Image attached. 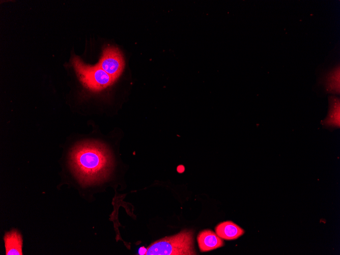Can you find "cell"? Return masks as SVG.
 Here are the masks:
<instances>
[{"label":"cell","mask_w":340,"mask_h":255,"mask_svg":"<svg viewBox=\"0 0 340 255\" xmlns=\"http://www.w3.org/2000/svg\"><path fill=\"white\" fill-rule=\"evenodd\" d=\"M216 234L222 239L235 240L242 236L244 231L232 221L222 222L215 228Z\"/></svg>","instance_id":"8992f818"},{"label":"cell","mask_w":340,"mask_h":255,"mask_svg":"<svg viewBox=\"0 0 340 255\" xmlns=\"http://www.w3.org/2000/svg\"><path fill=\"white\" fill-rule=\"evenodd\" d=\"M339 66L338 65L324 73L320 79L319 83L324 86L327 92L339 94Z\"/></svg>","instance_id":"ba28073f"},{"label":"cell","mask_w":340,"mask_h":255,"mask_svg":"<svg viewBox=\"0 0 340 255\" xmlns=\"http://www.w3.org/2000/svg\"><path fill=\"white\" fill-rule=\"evenodd\" d=\"M146 255H194L193 231L184 230L177 234L165 237L146 248Z\"/></svg>","instance_id":"7a4b0ae2"},{"label":"cell","mask_w":340,"mask_h":255,"mask_svg":"<svg viewBox=\"0 0 340 255\" xmlns=\"http://www.w3.org/2000/svg\"><path fill=\"white\" fill-rule=\"evenodd\" d=\"M78 78L82 85L92 92H100L114 83V79L97 64H86L78 56L73 55L71 60Z\"/></svg>","instance_id":"3957f363"},{"label":"cell","mask_w":340,"mask_h":255,"mask_svg":"<svg viewBox=\"0 0 340 255\" xmlns=\"http://www.w3.org/2000/svg\"><path fill=\"white\" fill-rule=\"evenodd\" d=\"M196 239L201 252L211 251L224 245L222 239L209 229L201 231L198 234Z\"/></svg>","instance_id":"5b68a950"},{"label":"cell","mask_w":340,"mask_h":255,"mask_svg":"<svg viewBox=\"0 0 340 255\" xmlns=\"http://www.w3.org/2000/svg\"><path fill=\"white\" fill-rule=\"evenodd\" d=\"M7 255H22V239L16 230L6 233L4 238Z\"/></svg>","instance_id":"9c48e42d"},{"label":"cell","mask_w":340,"mask_h":255,"mask_svg":"<svg viewBox=\"0 0 340 255\" xmlns=\"http://www.w3.org/2000/svg\"><path fill=\"white\" fill-rule=\"evenodd\" d=\"M71 168L84 186L99 184L110 176L114 159L109 149L97 141H85L76 145L69 156Z\"/></svg>","instance_id":"6da1fadb"},{"label":"cell","mask_w":340,"mask_h":255,"mask_svg":"<svg viewBox=\"0 0 340 255\" xmlns=\"http://www.w3.org/2000/svg\"><path fill=\"white\" fill-rule=\"evenodd\" d=\"M329 107L327 117L321 121L325 128L340 127V102L339 99L335 96L329 98Z\"/></svg>","instance_id":"52a82bcc"},{"label":"cell","mask_w":340,"mask_h":255,"mask_svg":"<svg viewBox=\"0 0 340 255\" xmlns=\"http://www.w3.org/2000/svg\"><path fill=\"white\" fill-rule=\"evenodd\" d=\"M97 65L115 81L124 69L125 61L121 52L117 47L108 46L103 50Z\"/></svg>","instance_id":"277c9868"}]
</instances>
